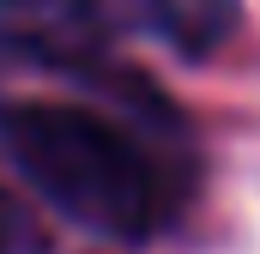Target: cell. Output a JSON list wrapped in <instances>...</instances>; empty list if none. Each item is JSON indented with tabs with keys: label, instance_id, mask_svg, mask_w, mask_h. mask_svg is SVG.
<instances>
[{
	"label": "cell",
	"instance_id": "1",
	"mask_svg": "<svg viewBox=\"0 0 260 254\" xmlns=\"http://www.w3.org/2000/svg\"><path fill=\"white\" fill-rule=\"evenodd\" d=\"M0 145L18 176L55 212L97 236H151L164 224V182L127 133L79 103H12L0 115Z\"/></svg>",
	"mask_w": 260,
	"mask_h": 254
},
{
	"label": "cell",
	"instance_id": "2",
	"mask_svg": "<svg viewBox=\"0 0 260 254\" xmlns=\"http://www.w3.org/2000/svg\"><path fill=\"white\" fill-rule=\"evenodd\" d=\"M0 37L49 67L103 61L109 24L97 0H0Z\"/></svg>",
	"mask_w": 260,
	"mask_h": 254
},
{
	"label": "cell",
	"instance_id": "3",
	"mask_svg": "<svg viewBox=\"0 0 260 254\" xmlns=\"http://www.w3.org/2000/svg\"><path fill=\"white\" fill-rule=\"evenodd\" d=\"M133 18L182 55H212L236 37V0H133Z\"/></svg>",
	"mask_w": 260,
	"mask_h": 254
}]
</instances>
